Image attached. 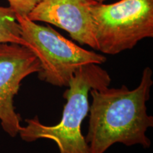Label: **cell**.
Listing matches in <instances>:
<instances>
[{"label":"cell","instance_id":"obj_1","mask_svg":"<svg viewBox=\"0 0 153 153\" xmlns=\"http://www.w3.org/2000/svg\"><path fill=\"white\" fill-rule=\"evenodd\" d=\"M152 85V70L147 67L139 85L133 90L126 85L91 89L92 103L85 137L89 153H104L116 143L150 148L146 132L153 126V117L148 114L146 103Z\"/></svg>","mask_w":153,"mask_h":153},{"label":"cell","instance_id":"obj_2","mask_svg":"<svg viewBox=\"0 0 153 153\" xmlns=\"http://www.w3.org/2000/svg\"><path fill=\"white\" fill-rule=\"evenodd\" d=\"M111 79L106 70L97 64L79 67L70 79L63 97L67 103L60 121L48 126L41 123L38 116L26 119L19 134L26 142L38 139L54 141L60 153H89V146L82 135V121L89 111V94L91 89L109 87Z\"/></svg>","mask_w":153,"mask_h":153},{"label":"cell","instance_id":"obj_3","mask_svg":"<svg viewBox=\"0 0 153 153\" xmlns=\"http://www.w3.org/2000/svg\"><path fill=\"white\" fill-rule=\"evenodd\" d=\"M26 46L38 57L41 69L38 78L56 87H68L69 82L79 67L101 65L104 55L87 51L67 39L49 26L32 22L27 16L16 14Z\"/></svg>","mask_w":153,"mask_h":153},{"label":"cell","instance_id":"obj_4","mask_svg":"<svg viewBox=\"0 0 153 153\" xmlns=\"http://www.w3.org/2000/svg\"><path fill=\"white\" fill-rule=\"evenodd\" d=\"M98 51L116 55L153 37V0L97 3L91 9Z\"/></svg>","mask_w":153,"mask_h":153},{"label":"cell","instance_id":"obj_5","mask_svg":"<svg viewBox=\"0 0 153 153\" xmlns=\"http://www.w3.org/2000/svg\"><path fill=\"white\" fill-rule=\"evenodd\" d=\"M40 69L38 57L28 47L0 43V122L11 137H16L22 126L21 116L15 111L14 97L23 79Z\"/></svg>","mask_w":153,"mask_h":153},{"label":"cell","instance_id":"obj_6","mask_svg":"<svg viewBox=\"0 0 153 153\" xmlns=\"http://www.w3.org/2000/svg\"><path fill=\"white\" fill-rule=\"evenodd\" d=\"M97 3L94 0H41L27 17L62 28L79 44L98 51L91 13Z\"/></svg>","mask_w":153,"mask_h":153},{"label":"cell","instance_id":"obj_7","mask_svg":"<svg viewBox=\"0 0 153 153\" xmlns=\"http://www.w3.org/2000/svg\"><path fill=\"white\" fill-rule=\"evenodd\" d=\"M0 43H16L26 46L16 14L10 7H0Z\"/></svg>","mask_w":153,"mask_h":153},{"label":"cell","instance_id":"obj_8","mask_svg":"<svg viewBox=\"0 0 153 153\" xmlns=\"http://www.w3.org/2000/svg\"><path fill=\"white\" fill-rule=\"evenodd\" d=\"M9 7L17 15L28 16L41 0H7Z\"/></svg>","mask_w":153,"mask_h":153},{"label":"cell","instance_id":"obj_9","mask_svg":"<svg viewBox=\"0 0 153 153\" xmlns=\"http://www.w3.org/2000/svg\"><path fill=\"white\" fill-rule=\"evenodd\" d=\"M94 1H96L97 2H98V3H102L103 1H106V0H94Z\"/></svg>","mask_w":153,"mask_h":153}]
</instances>
